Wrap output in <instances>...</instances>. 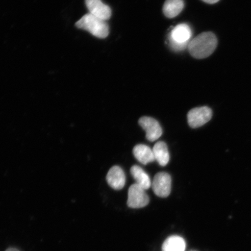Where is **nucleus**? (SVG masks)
Wrapping results in <instances>:
<instances>
[{"instance_id":"nucleus-1","label":"nucleus","mask_w":251,"mask_h":251,"mask_svg":"<svg viewBox=\"0 0 251 251\" xmlns=\"http://www.w3.org/2000/svg\"><path fill=\"white\" fill-rule=\"evenodd\" d=\"M217 46L218 39L215 34L203 32L191 40L187 49L193 57L203 59L211 55Z\"/></svg>"},{"instance_id":"nucleus-2","label":"nucleus","mask_w":251,"mask_h":251,"mask_svg":"<svg viewBox=\"0 0 251 251\" xmlns=\"http://www.w3.org/2000/svg\"><path fill=\"white\" fill-rule=\"evenodd\" d=\"M78 29L89 31L93 36L100 39H105L109 34V26L105 21L94 17L92 14L84 15L76 24Z\"/></svg>"},{"instance_id":"nucleus-3","label":"nucleus","mask_w":251,"mask_h":251,"mask_svg":"<svg viewBox=\"0 0 251 251\" xmlns=\"http://www.w3.org/2000/svg\"><path fill=\"white\" fill-rule=\"evenodd\" d=\"M150 202V199L143 189L135 183L128 188L127 205L129 208L139 209L146 206Z\"/></svg>"},{"instance_id":"nucleus-4","label":"nucleus","mask_w":251,"mask_h":251,"mask_svg":"<svg viewBox=\"0 0 251 251\" xmlns=\"http://www.w3.org/2000/svg\"><path fill=\"white\" fill-rule=\"evenodd\" d=\"M212 117V109L208 106L193 108L188 113V124L191 128H199L208 123Z\"/></svg>"},{"instance_id":"nucleus-5","label":"nucleus","mask_w":251,"mask_h":251,"mask_svg":"<svg viewBox=\"0 0 251 251\" xmlns=\"http://www.w3.org/2000/svg\"><path fill=\"white\" fill-rule=\"evenodd\" d=\"M152 187L155 195L161 198L168 197L171 193L172 178L166 172L156 174L152 183Z\"/></svg>"},{"instance_id":"nucleus-6","label":"nucleus","mask_w":251,"mask_h":251,"mask_svg":"<svg viewBox=\"0 0 251 251\" xmlns=\"http://www.w3.org/2000/svg\"><path fill=\"white\" fill-rule=\"evenodd\" d=\"M139 124L146 132V139L150 141H154L162 136L163 131L161 125L156 119L148 117L141 118Z\"/></svg>"},{"instance_id":"nucleus-7","label":"nucleus","mask_w":251,"mask_h":251,"mask_svg":"<svg viewBox=\"0 0 251 251\" xmlns=\"http://www.w3.org/2000/svg\"><path fill=\"white\" fill-rule=\"evenodd\" d=\"M89 14L103 21H107L112 15L111 9L108 5L103 4L101 0H85Z\"/></svg>"},{"instance_id":"nucleus-8","label":"nucleus","mask_w":251,"mask_h":251,"mask_svg":"<svg viewBox=\"0 0 251 251\" xmlns=\"http://www.w3.org/2000/svg\"><path fill=\"white\" fill-rule=\"evenodd\" d=\"M192 36V30L189 25L181 24L177 25L169 36V42L177 44L189 43Z\"/></svg>"},{"instance_id":"nucleus-9","label":"nucleus","mask_w":251,"mask_h":251,"mask_svg":"<svg viewBox=\"0 0 251 251\" xmlns=\"http://www.w3.org/2000/svg\"><path fill=\"white\" fill-rule=\"evenodd\" d=\"M106 180L110 187L115 190H120L125 186L126 176L125 172L118 166H113L106 176Z\"/></svg>"},{"instance_id":"nucleus-10","label":"nucleus","mask_w":251,"mask_h":251,"mask_svg":"<svg viewBox=\"0 0 251 251\" xmlns=\"http://www.w3.org/2000/svg\"><path fill=\"white\" fill-rule=\"evenodd\" d=\"M133 154L141 164L147 165L155 161L152 150L144 144H139L134 147Z\"/></svg>"},{"instance_id":"nucleus-11","label":"nucleus","mask_w":251,"mask_h":251,"mask_svg":"<svg viewBox=\"0 0 251 251\" xmlns=\"http://www.w3.org/2000/svg\"><path fill=\"white\" fill-rule=\"evenodd\" d=\"M130 173L136 181V184L142 187L143 189L149 190L151 186L152 183L149 175L139 166H133L130 169Z\"/></svg>"},{"instance_id":"nucleus-12","label":"nucleus","mask_w":251,"mask_h":251,"mask_svg":"<svg viewBox=\"0 0 251 251\" xmlns=\"http://www.w3.org/2000/svg\"><path fill=\"white\" fill-rule=\"evenodd\" d=\"M152 151L155 160L158 162L159 165L165 166L168 165L170 159V155L168 146L164 141H158L153 146Z\"/></svg>"},{"instance_id":"nucleus-13","label":"nucleus","mask_w":251,"mask_h":251,"mask_svg":"<svg viewBox=\"0 0 251 251\" xmlns=\"http://www.w3.org/2000/svg\"><path fill=\"white\" fill-rule=\"evenodd\" d=\"M184 7L183 0H166L163 7V12L166 17L174 18L180 14Z\"/></svg>"},{"instance_id":"nucleus-14","label":"nucleus","mask_w":251,"mask_h":251,"mask_svg":"<svg viewBox=\"0 0 251 251\" xmlns=\"http://www.w3.org/2000/svg\"><path fill=\"white\" fill-rule=\"evenodd\" d=\"M162 251H185L186 242L183 238L172 235L166 238L162 247Z\"/></svg>"},{"instance_id":"nucleus-15","label":"nucleus","mask_w":251,"mask_h":251,"mask_svg":"<svg viewBox=\"0 0 251 251\" xmlns=\"http://www.w3.org/2000/svg\"><path fill=\"white\" fill-rule=\"evenodd\" d=\"M202 1L207 3V4H213L219 2L220 0H202Z\"/></svg>"},{"instance_id":"nucleus-16","label":"nucleus","mask_w":251,"mask_h":251,"mask_svg":"<svg viewBox=\"0 0 251 251\" xmlns=\"http://www.w3.org/2000/svg\"><path fill=\"white\" fill-rule=\"evenodd\" d=\"M5 251H20V250L15 249V248H9L7 250H6Z\"/></svg>"}]
</instances>
